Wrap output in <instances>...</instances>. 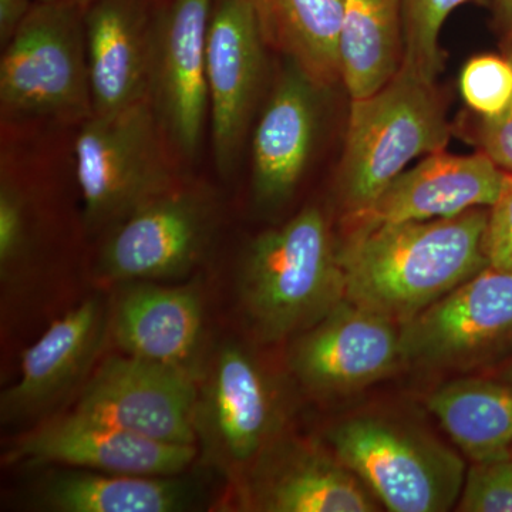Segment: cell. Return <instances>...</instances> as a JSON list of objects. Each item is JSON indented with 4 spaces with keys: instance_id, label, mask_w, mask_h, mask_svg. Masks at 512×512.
<instances>
[{
    "instance_id": "obj_13",
    "label": "cell",
    "mask_w": 512,
    "mask_h": 512,
    "mask_svg": "<svg viewBox=\"0 0 512 512\" xmlns=\"http://www.w3.org/2000/svg\"><path fill=\"white\" fill-rule=\"evenodd\" d=\"M397 323L348 301L293 340L288 362L303 386L320 394L363 389L402 360Z\"/></svg>"
},
{
    "instance_id": "obj_26",
    "label": "cell",
    "mask_w": 512,
    "mask_h": 512,
    "mask_svg": "<svg viewBox=\"0 0 512 512\" xmlns=\"http://www.w3.org/2000/svg\"><path fill=\"white\" fill-rule=\"evenodd\" d=\"M460 92L481 119H491L507 109L512 100V59L483 55L467 62L460 76Z\"/></svg>"
},
{
    "instance_id": "obj_32",
    "label": "cell",
    "mask_w": 512,
    "mask_h": 512,
    "mask_svg": "<svg viewBox=\"0 0 512 512\" xmlns=\"http://www.w3.org/2000/svg\"><path fill=\"white\" fill-rule=\"evenodd\" d=\"M498 13L507 23L508 32L512 30V0H494Z\"/></svg>"
},
{
    "instance_id": "obj_23",
    "label": "cell",
    "mask_w": 512,
    "mask_h": 512,
    "mask_svg": "<svg viewBox=\"0 0 512 512\" xmlns=\"http://www.w3.org/2000/svg\"><path fill=\"white\" fill-rule=\"evenodd\" d=\"M339 57L350 100L386 86L404 62L402 0H343Z\"/></svg>"
},
{
    "instance_id": "obj_4",
    "label": "cell",
    "mask_w": 512,
    "mask_h": 512,
    "mask_svg": "<svg viewBox=\"0 0 512 512\" xmlns=\"http://www.w3.org/2000/svg\"><path fill=\"white\" fill-rule=\"evenodd\" d=\"M177 163L148 100L117 113L92 114L74 141L86 228L111 231L180 184Z\"/></svg>"
},
{
    "instance_id": "obj_8",
    "label": "cell",
    "mask_w": 512,
    "mask_h": 512,
    "mask_svg": "<svg viewBox=\"0 0 512 512\" xmlns=\"http://www.w3.org/2000/svg\"><path fill=\"white\" fill-rule=\"evenodd\" d=\"M212 2H151L147 100L183 163L197 158L210 120L207 36Z\"/></svg>"
},
{
    "instance_id": "obj_27",
    "label": "cell",
    "mask_w": 512,
    "mask_h": 512,
    "mask_svg": "<svg viewBox=\"0 0 512 512\" xmlns=\"http://www.w3.org/2000/svg\"><path fill=\"white\" fill-rule=\"evenodd\" d=\"M463 512H512V456L474 461L456 505Z\"/></svg>"
},
{
    "instance_id": "obj_29",
    "label": "cell",
    "mask_w": 512,
    "mask_h": 512,
    "mask_svg": "<svg viewBox=\"0 0 512 512\" xmlns=\"http://www.w3.org/2000/svg\"><path fill=\"white\" fill-rule=\"evenodd\" d=\"M484 251L488 266L512 274V175L507 174L500 197L488 211Z\"/></svg>"
},
{
    "instance_id": "obj_16",
    "label": "cell",
    "mask_w": 512,
    "mask_h": 512,
    "mask_svg": "<svg viewBox=\"0 0 512 512\" xmlns=\"http://www.w3.org/2000/svg\"><path fill=\"white\" fill-rule=\"evenodd\" d=\"M107 319L103 302L90 298L55 320L23 353L18 382L2 393L3 419L45 412L83 382L106 339Z\"/></svg>"
},
{
    "instance_id": "obj_28",
    "label": "cell",
    "mask_w": 512,
    "mask_h": 512,
    "mask_svg": "<svg viewBox=\"0 0 512 512\" xmlns=\"http://www.w3.org/2000/svg\"><path fill=\"white\" fill-rule=\"evenodd\" d=\"M0 181V269L3 278L29 249V202L22 185L2 164Z\"/></svg>"
},
{
    "instance_id": "obj_33",
    "label": "cell",
    "mask_w": 512,
    "mask_h": 512,
    "mask_svg": "<svg viewBox=\"0 0 512 512\" xmlns=\"http://www.w3.org/2000/svg\"><path fill=\"white\" fill-rule=\"evenodd\" d=\"M35 2H45V3H60V5H72V6H80V8H86L90 2L93 0H35Z\"/></svg>"
},
{
    "instance_id": "obj_9",
    "label": "cell",
    "mask_w": 512,
    "mask_h": 512,
    "mask_svg": "<svg viewBox=\"0 0 512 512\" xmlns=\"http://www.w3.org/2000/svg\"><path fill=\"white\" fill-rule=\"evenodd\" d=\"M195 377L133 356H110L84 386L74 413L161 443L195 446Z\"/></svg>"
},
{
    "instance_id": "obj_22",
    "label": "cell",
    "mask_w": 512,
    "mask_h": 512,
    "mask_svg": "<svg viewBox=\"0 0 512 512\" xmlns=\"http://www.w3.org/2000/svg\"><path fill=\"white\" fill-rule=\"evenodd\" d=\"M43 510L57 512H178L190 508L194 491L173 477L130 476L100 471H59L36 495Z\"/></svg>"
},
{
    "instance_id": "obj_17",
    "label": "cell",
    "mask_w": 512,
    "mask_h": 512,
    "mask_svg": "<svg viewBox=\"0 0 512 512\" xmlns=\"http://www.w3.org/2000/svg\"><path fill=\"white\" fill-rule=\"evenodd\" d=\"M111 333L128 356L204 375V305L188 286L131 282L111 318Z\"/></svg>"
},
{
    "instance_id": "obj_25",
    "label": "cell",
    "mask_w": 512,
    "mask_h": 512,
    "mask_svg": "<svg viewBox=\"0 0 512 512\" xmlns=\"http://www.w3.org/2000/svg\"><path fill=\"white\" fill-rule=\"evenodd\" d=\"M468 2L473 0H402L404 62L431 82L443 72L441 29L448 16Z\"/></svg>"
},
{
    "instance_id": "obj_6",
    "label": "cell",
    "mask_w": 512,
    "mask_h": 512,
    "mask_svg": "<svg viewBox=\"0 0 512 512\" xmlns=\"http://www.w3.org/2000/svg\"><path fill=\"white\" fill-rule=\"evenodd\" d=\"M335 456L393 512L456 507L466 468L429 434L383 417H353L329 431Z\"/></svg>"
},
{
    "instance_id": "obj_3",
    "label": "cell",
    "mask_w": 512,
    "mask_h": 512,
    "mask_svg": "<svg viewBox=\"0 0 512 512\" xmlns=\"http://www.w3.org/2000/svg\"><path fill=\"white\" fill-rule=\"evenodd\" d=\"M450 137L436 82L407 62L382 89L350 100L336 181L349 221L365 215L413 160L446 150Z\"/></svg>"
},
{
    "instance_id": "obj_19",
    "label": "cell",
    "mask_w": 512,
    "mask_h": 512,
    "mask_svg": "<svg viewBox=\"0 0 512 512\" xmlns=\"http://www.w3.org/2000/svg\"><path fill=\"white\" fill-rule=\"evenodd\" d=\"M505 178L507 174L483 151L470 156L439 151L400 174L373 207L350 224L439 220L490 208L500 197Z\"/></svg>"
},
{
    "instance_id": "obj_10",
    "label": "cell",
    "mask_w": 512,
    "mask_h": 512,
    "mask_svg": "<svg viewBox=\"0 0 512 512\" xmlns=\"http://www.w3.org/2000/svg\"><path fill=\"white\" fill-rule=\"evenodd\" d=\"M512 340V274L485 266L400 329L402 360L474 365Z\"/></svg>"
},
{
    "instance_id": "obj_20",
    "label": "cell",
    "mask_w": 512,
    "mask_h": 512,
    "mask_svg": "<svg viewBox=\"0 0 512 512\" xmlns=\"http://www.w3.org/2000/svg\"><path fill=\"white\" fill-rule=\"evenodd\" d=\"M153 0H93L84 8L93 114L147 100Z\"/></svg>"
},
{
    "instance_id": "obj_24",
    "label": "cell",
    "mask_w": 512,
    "mask_h": 512,
    "mask_svg": "<svg viewBox=\"0 0 512 512\" xmlns=\"http://www.w3.org/2000/svg\"><path fill=\"white\" fill-rule=\"evenodd\" d=\"M427 407L471 460L511 454L512 383L456 380L431 394Z\"/></svg>"
},
{
    "instance_id": "obj_11",
    "label": "cell",
    "mask_w": 512,
    "mask_h": 512,
    "mask_svg": "<svg viewBox=\"0 0 512 512\" xmlns=\"http://www.w3.org/2000/svg\"><path fill=\"white\" fill-rule=\"evenodd\" d=\"M265 45L249 0H214L207 36L212 154L221 175L237 163L262 86Z\"/></svg>"
},
{
    "instance_id": "obj_31",
    "label": "cell",
    "mask_w": 512,
    "mask_h": 512,
    "mask_svg": "<svg viewBox=\"0 0 512 512\" xmlns=\"http://www.w3.org/2000/svg\"><path fill=\"white\" fill-rule=\"evenodd\" d=\"M33 0H0V42L2 46L12 39L16 30L33 8Z\"/></svg>"
},
{
    "instance_id": "obj_12",
    "label": "cell",
    "mask_w": 512,
    "mask_h": 512,
    "mask_svg": "<svg viewBox=\"0 0 512 512\" xmlns=\"http://www.w3.org/2000/svg\"><path fill=\"white\" fill-rule=\"evenodd\" d=\"M195 409L197 440L221 467L252 463L268 447L276 429L271 384L247 350L221 346L201 377Z\"/></svg>"
},
{
    "instance_id": "obj_15",
    "label": "cell",
    "mask_w": 512,
    "mask_h": 512,
    "mask_svg": "<svg viewBox=\"0 0 512 512\" xmlns=\"http://www.w3.org/2000/svg\"><path fill=\"white\" fill-rule=\"evenodd\" d=\"M252 137V197L261 210H275L292 197L311 158L323 92L285 59Z\"/></svg>"
},
{
    "instance_id": "obj_1",
    "label": "cell",
    "mask_w": 512,
    "mask_h": 512,
    "mask_svg": "<svg viewBox=\"0 0 512 512\" xmlns=\"http://www.w3.org/2000/svg\"><path fill=\"white\" fill-rule=\"evenodd\" d=\"M490 208L429 221L357 222L339 248L346 299L396 323L409 322L488 266Z\"/></svg>"
},
{
    "instance_id": "obj_5",
    "label": "cell",
    "mask_w": 512,
    "mask_h": 512,
    "mask_svg": "<svg viewBox=\"0 0 512 512\" xmlns=\"http://www.w3.org/2000/svg\"><path fill=\"white\" fill-rule=\"evenodd\" d=\"M0 111L6 123H80L93 114L84 8L35 2L3 46Z\"/></svg>"
},
{
    "instance_id": "obj_7",
    "label": "cell",
    "mask_w": 512,
    "mask_h": 512,
    "mask_svg": "<svg viewBox=\"0 0 512 512\" xmlns=\"http://www.w3.org/2000/svg\"><path fill=\"white\" fill-rule=\"evenodd\" d=\"M218 222L214 192L183 180L111 229L97 268L126 284L183 278L207 255Z\"/></svg>"
},
{
    "instance_id": "obj_2",
    "label": "cell",
    "mask_w": 512,
    "mask_h": 512,
    "mask_svg": "<svg viewBox=\"0 0 512 512\" xmlns=\"http://www.w3.org/2000/svg\"><path fill=\"white\" fill-rule=\"evenodd\" d=\"M238 296L262 342L301 335L345 301L339 247L325 212L311 205L256 237L239 265Z\"/></svg>"
},
{
    "instance_id": "obj_35",
    "label": "cell",
    "mask_w": 512,
    "mask_h": 512,
    "mask_svg": "<svg viewBox=\"0 0 512 512\" xmlns=\"http://www.w3.org/2000/svg\"><path fill=\"white\" fill-rule=\"evenodd\" d=\"M511 456H512V448H511Z\"/></svg>"
},
{
    "instance_id": "obj_18",
    "label": "cell",
    "mask_w": 512,
    "mask_h": 512,
    "mask_svg": "<svg viewBox=\"0 0 512 512\" xmlns=\"http://www.w3.org/2000/svg\"><path fill=\"white\" fill-rule=\"evenodd\" d=\"M249 507L265 512H375L379 501L336 456L299 443L266 447L247 483Z\"/></svg>"
},
{
    "instance_id": "obj_34",
    "label": "cell",
    "mask_w": 512,
    "mask_h": 512,
    "mask_svg": "<svg viewBox=\"0 0 512 512\" xmlns=\"http://www.w3.org/2000/svg\"><path fill=\"white\" fill-rule=\"evenodd\" d=\"M503 380H505V382L512 383V362L510 365L505 367L503 372Z\"/></svg>"
},
{
    "instance_id": "obj_30",
    "label": "cell",
    "mask_w": 512,
    "mask_h": 512,
    "mask_svg": "<svg viewBox=\"0 0 512 512\" xmlns=\"http://www.w3.org/2000/svg\"><path fill=\"white\" fill-rule=\"evenodd\" d=\"M512 59V30L508 36V55ZM478 144L505 174L512 175V100L507 109L478 128Z\"/></svg>"
},
{
    "instance_id": "obj_14",
    "label": "cell",
    "mask_w": 512,
    "mask_h": 512,
    "mask_svg": "<svg viewBox=\"0 0 512 512\" xmlns=\"http://www.w3.org/2000/svg\"><path fill=\"white\" fill-rule=\"evenodd\" d=\"M197 446L161 443L82 414L49 420L20 436L8 464H59L100 473L173 477L194 463Z\"/></svg>"
},
{
    "instance_id": "obj_21",
    "label": "cell",
    "mask_w": 512,
    "mask_h": 512,
    "mask_svg": "<svg viewBox=\"0 0 512 512\" xmlns=\"http://www.w3.org/2000/svg\"><path fill=\"white\" fill-rule=\"evenodd\" d=\"M265 45L298 64L320 90L340 80L343 0H249Z\"/></svg>"
}]
</instances>
